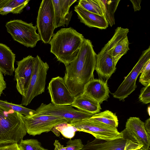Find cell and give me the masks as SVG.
I'll return each instance as SVG.
<instances>
[{"mask_svg": "<svg viewBox=\"0 0 150 150\" xmlns=\"http://www.w3.org/2000/svg\"><path fill=\"white\" fill-rule=\"evenodd\" d=\"M96 55L91 41L85 38L76 57L65 66L63 78L74 96L82 94L85 85L94 79Z\"/></svg>", "mask_w": 150, "mask_h": 150, "instance_id": "cell-1", "label": "cell"}, {"mask_svg": "<svg viewBox=\"0 0 150 150\" xmlns=\"http://www.w3.org/2000/svg\"><path fill=\"white\" fill-rule=\"evenodd\" d=\"M84 38L72 28H62L54 34L49 43L50 52L65 66L75 58Z\"/></svg>", "mask_w": 150, "mask_h": 150, "instance_id": "cell-2", "label": "cell"}, {"mask_svg": "<svg viewBox=\"0 0 150 150\" xmlns=\"http://www.w3.org/2000/svg\"><path fill=\"white\" fill-rule=\"evenodd\" d=\"M27 133L23 115L0 105V146L18 143Z\"/></svg>", "mask_w": 150, "mask_h": 150, "instance_id": "cell-3", "label": "cell"}, {"mask_svg": "<svg viewBox=\"0 0 150 150\" xmlns=\"http://www.w3.org/2000/svg\"><path fill=\"white\" fill-rule=\"evenodd\" d=\"M129 32L128 28L117 27L112 38L97 54L96 61L116 66L119 60L129 50L127 36Z\"/></svg>", "mask_w": 150, "mask_h": 150, "instance_id": "cell-4", "label": "cell"}, {"mask_svg": "<svg viewBox=\"0 0 150 150\" xmlns=\"http://www.w3.org/2000/svg\"><path fill=\"white\" fill-rule=\"evenodd\" d=\"M49 66L37 55L35 57L32 75L28 88L22 96L21 104L27 106L36 96L45 91L47 72Z\"/></svg>", "mask_w": 150, "mask_h": 150, "instance_id": "cell-5", "label": "cell"}, {"mask_svg": "<svg viewBox=\"0 0 150 150\" xmlns=\"http://www.w3.org/2000/svg\"><path fill=\"white\" fill-rule=\"evenodd\" d=\"M7 32L14 40L27 47H35L40 40V36L36 32V25L28 23L21 20H14L6 23Z\"/></svg>", "mask_w": 150, "mask_h": 150, "instance_id": "cell-6", "label": "cell"}, {"mask_svg": "<svg viewBox=\"0 0 150 150\" xmlns=\"http://www.w3.org/2000/svg\"><path fill=\"white\" fill-rule=\"evenodd\" d=\"M54 14L52 0L41 2L37 18V27L40 40L49 43L54 33Z\"/></svg>", "mask_w": 150, "mask_h": 150, "instance_id": "cell-7", "label": "cell"}, {"mask_svg": "<svg viewBox=\"0 0 150 150\" xmlns=\"http://www.w3.org/2000/svg\"><path fill=\"white\" fill-rule=\"evenodd\" d=\"M150 59V46L142 52L138 61L112 95L120 100L124 101L125 98L135 90L137 86L136 81L141 73L143 66Z\"/></svg>", "mask_w": 150, "mask_h": 150, "instance_id": "cell-8", "label": "cell"}, {"mask_svg": "<svg viewBox=\"0 0 150 150\" xmlns=\"http://www.w3.org/2000/svg\"><path fill=\"white\" fill-rule=\"evenodd\" d=\"M23 119L27 133L33 136L49 132L59 124L69 123L59 117L36 113L29 116L23 115Z\"/></svg>", "mask_w": 150, "mask_h": 150, "instance_id": "cell-9", "label": "cell"}, {"mask_svg": "<svg viewBox=\"0 0 150 150\" xmlns=\"http://www.w3.org/2000/svg\"><path fill=\"white\" fill-rule=\"evenodd\" d=\"M35 113L59 117L69 123L75 120L88 119L93 115L75 109L71 105H55L51 103L47 104L42 103L36 109Z\"/></svg>", "mask_w": 150, "mask_h": 150, "instance_id": "cell-10", "label": "cell"}, {"mask_svg": "<svg viewBox=\"0 0 150 150\" xmlns=\"http://www.w3.org/2000/svg\"><path fill=\"white\" fill-rule=\"evenodd\" d=\"M76 128L78 131L92 134L95 138L111 140L122 137L117 128L104 126L85 119L73 121L69 123Z\"/></svg>", "mask_w": 150, "mask_h": 150, "instance_id": "cell-11", "label": "cell"}, {"mask_svg": "<svg viewBox=\"0 0 150 150\" xmlns=\"http://www.w3.org/2000/svg\"><path fill=\"white\" fill-rule=\"evenodd\" d=\"M125 127L120 132L122 137L142 145L143 150H150V135L145 130L144 122L139 117H130L127 120Z\"/></svg>", "mask_w": 150, "mask_h": 150, "instance_id": "cell-12", "label": "cell"}, {"mask_svg": "<svg viewBox=\"0 0 150 150\" xmlns=\"http://www.w3.org/2000/svg\"><path fill=\"white\" fill-rule=\"evenodd\" d=\"M142 145L134 143L125 138L122 137L111 140L95 138L85 145L82 150H137Z\"/></svg>", "mask_w": 150, "mask_h": 150, "instance_id": "cell-13", "label": "cell"}, {"mask_svg": "<svg viewBox=\"0 0 150 150\" xmlns=\"http://www.w3.org/2000/svg\"><path fill=\"white\" fill-rule=\"evenodd\" d=\"M35 57L31 55L17 61V68L15 69L14 80L16 82V88L22 96L29 86L32 75Z\"/></svg>", "mask_w": 150, "mask_h": 150, "instance_id": "cell-14", "label": "cell"}, {"mask_svg": "<svg viewBox=\"0 0 150 150\" xmlns=\"http://www.w3.org/2000/svg\"><path fill=\"white\" fill-rule=\"evenodd\" d=\"M47 89L51 103L55 105H71L75 99V97L65 85L63 78L59 76L52 78Z\"/></svg>", "mask_w": 150, "mask_h": 150, "instance_id": "cell-15", "label": "cell"}, {"mask_svg": "<svg viewBox=\"0 0 150 150\" xmlns=\"http://www.w3.org/2000/svg\"><path fill=\"white\" fill-rule=\"evenodd\" d=\"M108 80L93 79L84 86L82 94L99 103H102L109 98L110 91Z\"/></svg>", "mask_w": 150, "mask_h": 150, "instance_id": "cell-16", "label": "cell"}, {"mask_svg": "<svg viewBox=\"0 0 150 150\" xmlns=\"http://www.w3.org/2000/svg\"><path fill=\"white\" fill-rule=\"evenodd\" d=\"M54 14V26L55 28L61 26H67L72 15L69 11L70 6L77 0H52Z\"/></svg>", "mask_w": 150, "mask_h": 150, "instance_id": "cell-17", "label": "cell"}, {"mask_svg": "<svg viewBox=\"0 0 150 150\" xmlns=\"http://www.w3.org/2000/svg\"><path fill=\"white\" fill-rule=\"evenodd\" d=\"M74 11L77 13L80 21L89 27L105 29L108 26L109 24L104 16L89 12L78 4L75 6Z\"/></svg>", "mask_w": 150, "mask_h": 150, "instance_id": "cell-18", "label": "cell"}, {"mask_svg": "<svg viewBox=\"0 0 150 150\" xmlns=\"http://www.w3.org/2000/svg\"><path fill=\"white\" fill-rule=\"evenodd\" d=\"M15 55L10 49L0 43V71L4 74L13 75L15 70Z\"/></svg>", "mask_w": 150, "mask_h": 150, "instance_id": "cell-19", "label": "cell"}, {"mask_svg": "<svg viewBox=\"0 0 150 150\" xmlns=\"http://www.w3.org/2000/svg\"><path fill=\"white\" fill-rule=\"evenodd\" d=\"M71 106L92 115L99 112L101 110L100 104L82 94L75 97Z\"/></svg>", "mask_w": 150, "mask_h": 150, "instance_id": "cell-20", "label": "cell"}, {"mask_svg": "<svg viewBox=\"0 0 150 150\" xmlns=\"http://www.w3.org/2000/svg\"><path fill=\"white\" fill-rule=\"evenodd\" d=\"M88 119L105 127L117 128L118 125V120L116 114L109 110L93 115Z\"/></svg>", "mask_w": 150, "mask_h": 150, "instance_id": "cell-21", "label": "cell"}, {"mask_svg": "<svg viewBox=\"0 0 150 150\" xmlns=\"http://www.w3.org/2000/svg\"><path fill=\"white\" fill-rule=\"evenodd\" d=\"M103 15L108 24L112 27L115 24V13L120 0H98Z\"/></svg>", "mask_w": 150, "mask_h": 150, "instance_id": "cell-22", "label": "cell"}, {"mask_svg": "<svg viewBox=\"0 0 150 150\" xmlns=\"http://www.w3.org/2000/svg\"><path fill=\"white\" fill-rule=\"evenodd\" d=\"M56 135L59 137L61 132L66 138L71 139L74 135L77 129L69 123L64 122L54 126L51 130Z\"/></svg>", "mask_w": 150, "mask_h": 150, "instance_id": "cell-23", "label": "cell"}, {"mask_svg": "<svg viewBox=\"0 0 150 150\" xmlns=\"http://www.w3.org/2000/svg\"><path fill=\"white\" fill-rule=\"evenodd\" d=\"M78 4L89 12L103 16L98 0H80L79 1Z\"/></svg>", "mask_w": 150, "mask_h": 150, "instance_id": "cell-24", "label": "cell"}, {"mask_svg": "<svg viewBox=\"0 0 150 150\" xmlns=\"http://www.w3.org/2000/svg\"><path fill=\"white\" fill-rule=\"evenodd\" d=\"M0 105L12 109L24 116L31 115L35 112V110L24 107L21 104H16L10 103L7 101L0 100Z\"/></svg>", "mask_w": 150, "mask_h": 150, "instance_id": "cell-25", "label": "cell"}, {"mask_svg": "<svg viewBox=\"0 0 150 150\" xmlns=\"http://www.w3.org/2000/svg\"><path fill=\"white\" fill-rule=\"evenodd\" d=\"M18 144L20 150H38L41 146V143L34 139H22Z\"/></svg>", "mask_w": 150, "mask_h": 150, "instance_id": "cell-26", "label": "cell"}, {"mask_svg": "<svg viewBox=\"0 0 150 150\" xmlns=\"http://www.w3.org/2000/svg\"><path fill=\"white\" fill-rule=\"evenodd\" d=\"M139 81L145 86L150 84V59L146 62L141 71Z\"/></svg>", "mask_w": 150, "mask_h": 150, "instance_id": "cell-27", "label": "cell"}, {"mask_svg": "<svg viewBox=\"0 0 150 150\" xmlns=\"http://www.w3.org/2000/svg\"><path fill=\"white\" fill-rule=\"evenodd\" d=\"M30 1V0H8L7 7L16 8L13 14L20 13L27 6Z\"/></svg>", "mask_w": 150, "mask_h": 150, "instance_id": "cell-28", "label": "cell"}, {"mask_svg": "<svg viewBox=\"0 0 150 150\" xmlns=\"http://www.w3.org/2000/svg\"><path fill=\"white\" fill-rule=\"evenodd\" d=\"M83 146L80 139H69L65 147L66 150H81Z\"/></svg>", "mask_w": 150, "mask_h": 150, "instance_id": "cell-29", "label": "cell"}, {"mask_svg": "<svg viewBox=\"0 0 150 150\" xmlns=\"http://www.w3.org/2000/svg\"><path fill=\"white\" fill-rule=\"evenodd\" d=\"M139 98L144 104H146L150 102V84L141 88Z\"/></svg>", "mask_w": 150, "mask_h": 150, "instance_id": "cell-30", "label": "cell"}, {"mask_svg": "<svg viewBox=\"0 0 150 150\" xmlns=\"http://www.w3.org/2000/svg\"><path fill=\"white\" fill-rule=\"evenodd\" d=\"M0 150H20L18 143H12L0 146Z\"/></svg>", "mask_w": 150, "mask_h": 150, "instance_id": "cell-31", "label": "cell"}, {"mask_svg": "<svg viewBox=\"0 0 150 150\" xmlns=\"http://www.w3.org/2000/svg\"><path fill=\"white\" fill-rule=\"evenodd\" d=\"M132 2L133 8L134 11L140 10L141 9L140 4L142 0H130Z\"/></svg>", "mask_w": 150, "mask_h": 150, "instance_id": "cell-32", "label": "cell"}, {"mask_svg": "<svg viewBox=\"0 0 150 150\" xmlns=\"http://www.w3.org/2000/svg\"><path fill=\"white\" fill-rule=\"evenodd\" d=\"M54 145V150H66V147L62 145L58 140H55Z\"/></svg>", "mask_w": 150, "mask_h": 150, "instance_id": "cell-33", "label": "cell"}, {"mask_svg": "<svg viewBox=\"0 0 150 150\" xmlns=\"http://www.w3.org/2000/svg\"><path fill=\"white\" fill-rule=\"evenodd\" d=\"M144 126L147 133L150 135V118L147 119L144 122Z\"/></svg>", "mask_w": 150, "mask_h": 150, "instance_id": "cell-34", "label": "cell"}, {"mask_svg": "<svg viewBox=\"0 0 150 150\" xmlns=\"http://www.w3.org/2000/svg\"><path fill=\"white\" fill-rule=\"evenodd\" d=\"M8 0H0V14L2 8L6 7L7 4Z\"/></svg>", "mask_w": 150, "mask_h": 150, "instance_id": "cell-35", "label": "cell"}, {"mask_svg": "<svg viewBox=\"0 0 150 150\" xmlns=\"http://www.w3.org/2000/svg\"><path fill=\"white\" fill-rule=\"evenodd\" d=\"M38 150H48L47 149H45L42 146L40 147Z\"/></svg>", "mask_w": 150, "mask_h": 150, "instance_id": "cell-36", "label": "cell"}, {"mask_svg": "<svg viewBox=\"0 0 150 150\" xmlns=\"http://www.w3.org/2000/svg\"><path fill=\"white\" fill-rule=\"evenodd\" d=\"M137 150H143L142 149H138Z\"/></svg>", "mask_w": 150, "mask_h": 150, "instance_id": "cell-37", "label": "cell"}]
</instances>
